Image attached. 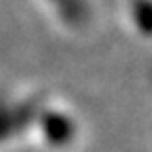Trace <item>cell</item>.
I'll return each mask as SVG.
<instances>
[{
  "label": "cell",
  "mask_w": 152,
  "mask_h": 152,
  "mask_svg": "<svg viewBox=\"0 0 152 152\" xmlns=\"http://www.w3.org/2000/svg\"><path fill=\"white\" fill-rule=\"evenodd\" d=\"M37 117H39L41 129L45 134V140H50L51 144H58V146L72 142L76 134V124L68 113L50 109V111L37 113Z\"/></svg>",
  "instance_id": "1"
},
{
  "label": "cell",
  "mask_w": 152,
  "mask_h": 152,
  "mask_svg": "<svg viewBox=\"0 0 152 152\" xmlns=\"http://www.w3.org/2000/svg\"><path fill=\"white\" fill-rule=\"evenodd\" d=\"M37 115V109L35 105L25 103V105H19L15 109H8V107H0V138H4L6 134L10 132H17L25 126L27 121H31L33 117Z\"/></svg>",
  "instance_id": "3"
},
{
  "label": "cell",
  "mask_w": 152,
  "mask_h": 152,
  "mask_svg": "<svg viewBox=\"0 0 152 152\" xmlns=\"http://www.w3.org/2000/svg\"><path fill=\"white\" fill-rule=\"evenodd\" d=\"M60 19L72 29H82L91 23L93 8L88 0H51Z\"/></svg>",
  "instance_id": "2"
},
{
  "label": "cell",
  "mask_w": 152,
  "mask_h": 152,
  "mask_svg": "<svg viewBox=\"0 0 152 152\" xmlns=\"http://www.w3.org/2000/svg\"><path fill=\"white\" fill-rule=\"evenodd\" d=\"M129 15H132L136 29L142 35L152 37V0H132Z\"/></svg>",
  "instance_id": "4"
}]
</instances>
